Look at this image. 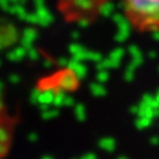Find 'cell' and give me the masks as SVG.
<instances>
[{"label": "cell", "instance_id": "6da1fadb", "mask_svg": "<svg viewBox=\"0 0 159 159\" xmlns=\"http://www.w3.org/2000/svg\"><path fill=\"white\" fill-rule=\"evenodd\" d=\"M126 17L142 33L159 32V0H122Z\"/></svg>", "mask_w": 159, "mask_h": 159}]
</instances>
